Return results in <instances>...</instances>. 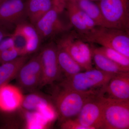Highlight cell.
I'll use <instances>...</instances> for the list:
<instances>
[{"mask_svg": "<svg viewBox=\"0 0 129 129\" xmlns=\"http://www.w3.org/2000/svg\"><path fill=\"white\" fill-rule=\"evenodd\" d=\"M103 96L101 129H129V101L116 100Z\"/></svg>", "mask_w": 129, "mask_h": 129, "instance_id": "5", "label": "cell"}, {"mask_svg": "<svg viewBox=\"0 0 129 129\" xmlns=\"http://www.w3.org/2000/svg\"><path fill=\"white\" fill-rule=\"evenodd\" d=\"M46 99L38 93H31L24 96L21 108L27 111H36L41 103L46 102Z\"/></svg>", "mask_w": 129, "mask_h": 129, "instance_id": "23", "label": "cell"}, {"mask_svg": "<svg viewBox=\"0 0 129 129\" xmlns=\"http://www.w3.org/2000/svg\"><path fill=\"white\" fill-rule=\"evenodd\" d=\"M67 1H68V0H66V2ZM74 1H76V0H74ZM89 1H99L100 0H89Z\"/></svg>", "mask_w": 129, "mask_h": 129, "instance_id": "30", "label": "cell"}, {"mask_svg": "<svg viewBox=\"0 0 129 129\" xmlns=\"http://www.w3.org/2000/svg\"><path fill=\"white\" fill-rule=\"evenodd\" d=\"M17 24L27 37L28 42L25 49V55L36 51L39 47L41 38L35 25L24 21Z\"/></svg>", "mask_w": 129, "mask_h": 129, "instance_id": "20", "label": "cell"}, {"mask_svg": "<svg viewBox=\"0 0 129 129\" xmlns=\"http://www.w3.org/2000/svg\"><path fill=\"white\" fill-rule=\"evenodd\" d=\"M26 127L28 129L44 128L47 122L37 111H27L25 114Z\"/></svg>", "mask_w": 129, "mask_h": 129, "instance_id": "24", "label": "cell"}, {"mask_svg": "<svg viewBox=\"0 0 129 129\" xmlns=\"http://www.w3.org/2000/svg\"><path fill=\"white\" fill-rule=\"evenodd\" d=\"M75 1L79 7L94 22L97 26L108 27L98 4L89 0Z\"/></svg>", "mask_w": 129, "mask_h": 129, "instance_id": "19", "label": "cell"}, {"mask_svg": "<svg viewBox=\"0 0 129 129\" xmlns=\"http://www.w3.org/2000/svg\"><path fill=\"white\" fill-rule=\"evenodd\" d=\"M106 97L121 101H129V72L116 74L102 89Z\"/></svg>", "mask_w": 129, "mask_h": 129, "instance_id": "12", "label": "cell"}, {"mask_svg": "<svg viewBox=\"0 0 129 129\" xmlns=\"http://www.w3.org/2000/svg\"><path fill=\"white\" fill-rule=\"evenodd\" d=\"M2 1H3V0H0V3Z\"/></svg>", "mask_w": 129, "mask_h": 129, "instance_id": "32", "label": "cell"}, {"mask_svg": "<svg viewBox=\"0 0 129 129\" xmlns=\"http://www.w3.org/2000/svg\"><path fill=\"white\" fill-rule=\"evenodd\" d=\"M80 37L89 43L112 48L129 58V31L96 26Z\"/></svg>", "mask_w": 129, "mask_h": 129, "instance_id": "2", "label": "cell"}, {"mask_svg": "<svg viewBox=\"0 0 129 129\" xmlns=\"http://www.w3.org/2000/svg\"><path fill=\"white\" fill-rule=\"evenodd\" d=\"M14 47L13 41L11 35L5 37L0 41V52Z\"/></svg>", "mask_w": 129, "mask_h": 129, "instance_id": "27", "label": "cell"}, {"mask_svg": "<svg viewBox=\"0 0 129 129\" xmlns=\"http://www.w3.org/2000/svg\"><path fill=\"white\" fill-rule=\"evenodd\" d=\"M24 95L22 91L8 83L0 86V111L13 112L21 108Z\"/></svg>", "mask_w": 129, "mask_h": 129, "instance_id": "14", "label": "cell"}, {"mask_svg": "<svg viewBox=\"0 0 129 129\" xmlns=\"http://www.w3.org/2000/svg\"><path fill=\"white\" fill-rule=\"evenodd\" d=\"M103 106L104 96L101 92L86 103L76 119L88 129H101Z\"/></svg>", "mask_w": 129, "mask_h": 129, "instance_id": "8", "label": "cell"}, {"mask_svg": "<svg viewBox=\"0 0 129 129\" xmlns=\"http://www.w3.org/2000/svg\"><path fill=\"white\" fill-rule=\"evenodd\" d=\"M42 66L39 55L27 61L17 75L20 86L27 90L40 87L42 78Z\"/></svg>", "mask_w": 129, "mask_h": 129, "instance_id": "10", "label": "cell"}, {"mask_svg": "<svg viewBox=\"0 0 129 129\" xmlns=\"http://www.w3.org/2000/svg\"><path fill=\"white\" fill-rule=\"evenodd\" d=\"M98 3L109 27L129 31V2L124 0H100Z\"/></svg>", "mask_w": 129, "mask_h": 129, "instance_id": "6", "label": "cell"}, {"mask_svg": "<svg viewBox=\"0 0 129 129\" xmlns=\"http://www.w3.org/2000/svg\"><path fill=\"white\" fill-rule=\"evenodd\" d=\"M20 56L21 53L14 47L0 52V64L11 61Z\"/></svg>", "mask_w": 129, "mask_h": 129, "instance_id": "25", "label": "cell"}, {"mask_svg": "<svg viewBox=\"0 0 129 129\" xmlns=\"http://www.w3.org/2000/svg\"><path fill=\"white\" fill-rule=\"evenodd\" d=\"M100 91L81 92L59 86L53 94L56 111L61 122L76 117L83 106Z\"/></svg>", "mask_w": 129, "mask_h": 129, "instance_id": "1", "label": "cell"}, {"mask_svg": "<svg viewBox=\"0 0 129 129\" xmlns=\"http://www.w3.org/2000/svg\"><path fill=\"white\" fill-rule=\"evenodd\" d=\"M60 13L53 7L35 24L42 39L62 35L69 30L68 27L60 19Z\"/></svg>", "mask_w": 129, "mask_h": 129, "instance_id": "9", "label": "cell"}, {"mask_svg": "<svg viewBox=\"0 0 129 129\" xmlns=\"http://www.w3.org/2000/svg\"><path fill=\"white\" fill-rule=\"evenodd\" d=\"M53 7L56 8L60 13L63 11L65 8L66 0H53Z\"/></svg>", "mask_w": 129, "mask_h": 129, "instance_id": "28", "label": "cell"}, {"mask_svg": "<svg viewBox=\"0 0 129 129\" xmlns=\"http://www.w3.org/2000/svg\"><path fill=\"white\" fill-rule=\"evenodd\" d=\"M61 128L63 129H88L80 124L76 118L69 119L62 122Z\"/></svg>", "mask_w": 129, "mask_h": 129, "instance_id": "26", "label": "cell"}, {"mask_svg": "<svg viewBox=\"0 0 129 129\" xmlns=\"http://www.w3.org/2000/svg\"><path fill=\"white\" fill-rule=\"evenodd\" d=\"M92 60L96 69L102 72L113 74L129 72V69L117 64L102 54L93 50V49Z\"/></svg>", "mask_w": 129, "mask_h": 129, "instance_id": "18", "label": "cell"}, {"mask_svg": "<svg viewBox=\"0 0 129 129\" xmlns=\"http://www.w3.org/2000/svg\"><path fill=\"white\" fill-rule=\"evenodd\" d=\"M11 36L13 41L14 47L19 52L21 56L25 55V51L28 43L27 36L18 24L16 25L15 30Z\"/></svg>", "mask_w": 129, "mask_h": 129, "instance_id": "22", "label": "cell"}, {"mask_svg": "<svg viewBox=\"0 0 129 129\" xmlns=\"http://www.w3.org/2000/svg\"><path fill=\"white\" fill-rule=\"evenodd\" d=\"M124 1H126L128 2H129V0H124Z\"/></svg>", "mask_w": 129, "mask_h": 129, "instance_id": "31", "label": "cell"}, {"mask_svg": "<svg viewBox=\"0 0 129 129\" xmlns=\"http://www.w3.org/2000/svg\"><path fill=\"white\" fill-rule=\"evenodd\" d=\"M53 6V0H26V16L34 25Z\"/></svg>", "mask_w": 129, "mask_h": 129, "instance_id": "15", "label": "cell"}, {"mask_svg": "<svg viewBox=\"0 0 129 129\" xmlns=\"http://www.w3.org/2000/svg\"><path fill=\"white\" fill-rule=\"evenodd\" d=\"M26 0H3L0 3V25L16 24L27 17Z\"/></svg>", "mask_w": 129, "mask_h": 129, "instance_id": "11", "label": "cell"}, {"mask_svg": "<svg viewBox=\"0 0 129 129\" xmlns=\"http://www.w3.org/2000/svg\"><path fill=\"white\" fill-rule=\"evenodd\" d=\"M56 45L64 49L84 70L93 68L92 47L75 30L62 35Z\"/></svg>", "mask_w": 129, "mask_h": 129, "instance_id": "4", "label": "cell"}, {"mask_svg": "<svg viewBox=\"0 0 129 129\" xmlns=\"http://www.w3.org/2000/svg\"><path fill=\"white\" fill-rule=\"evenodd\" d=\"M93 50L105 56L113 61L126 68L129 69V58L124 55L117 51L101 46L98 48H93Z\"/></svg>", "mask_w": 129, "mask_h": 129, "instance_id": "21", "label": "cell"}, {"mask_svg": "<svg viewBox=\"0 0 129 129\" xmlns=\"http://www.w3.org/2000/svg\"><path fill=\"white\" fill-rule=\"evenodd\" d=\"M115 74L92 68L65 78L59 86L68 89L81 92L101 91Z\"/></svg>", "mask_w": 129, "mask_h": 129, "instance_id": "3", "label": "cell"}, {"mask_svg": "<svg viewBox=\"0 0 129 129\" xmlns=\"http://www.w3.org/2000/svg\"><path fill=\"white\" fill-rule=\"evenodd\" d=\"M64 9L67 10L71 24L79 34L86 33L97 26L94 22L79 7L75 1H67Z\"/></svg>", "mask_w": 129, "mask_h": 129, "instance_id": "13", "label": "cell"}, {"mask_svg": "<svg viewBox=\"0 0 129 129\" xmlns=\"http://www.w3.org/2000/svg\"><path fill=\"white\" fill-rule=\"evenodd\" d=\"M56 45L58 64L62 73L64 74L65 78L71 77L84 70L66 51Z\"/></svg>", "mask_w": 129, "mask_h": 129, "instance_id": "16", "label": "cell"}, {"mask_svg": "<svg viewBox=\"0 0 129 129\" xmlns=\"http://www.w3.org/2000/svg\"><path fill=\"white\" fill-rule=\"evenodd\" d=\"M11 35V34L7 32L2 25H0V41L5 37L9 36Z\"/></svg>", "mask_w": 129, "mask_h": 129, "instance_id": "29", "label": "cell"}, {"mask_svg": "<svg viewBox=\"0 0 129 129\" xmlns=\"http://www.w3.org/2000/svg\"><path fill=\"white\" fill-rule=\"evenodd\" d=\"M42 66V78L40 88L51 85L61 78L56 43L51 42L44 46L39 54Z\"/></svg>", "mask_w": 129, "mask_h": 129, "instance_id": "7", "label": "cell"}, {"mask_svg": "<svg viewBox=\"0 0 129 129\" xmlns=\"http://www.w3.org/2000/svg\"><path fill=\"white\" fill-rule=\"evenodd\" d=\"M27 56L19 57L15 60L0 65V86L14 78L22 66L28 60Z\"/></svg>", "mask_w": 129, "mask_h": 129, "instance_id": "17", "label": "cell"}]
</instances>
